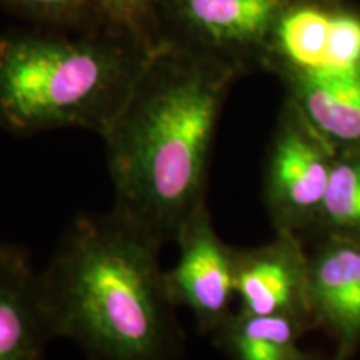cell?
<instances>
[{
	"mask_svg": "<svg viewBox=\"0 0 360 360\" xmlns=\"http://www.w3.org/2000/svg\"><path fill=\"white\" fill-rule=\"evenodd\" d=\"M49 339L39 274L20 249L0 244V360H40Z\"/></svg>",
	"mask_w": 360,
	"mask_h": 360,
	"instance_id": "cell-6",
	"label": "cell"
},
{
	"mask_svg": "<svg viewBox=\"0 0 360 360\" xmlns=\"http://www.w3.org/2000/svg\"><path fill=\"white\" fill-rule=\"evenodd\" d=\"M328 174L321 150L295 125L289 124L278 135L269 167L272 202L283 212H305L321 205Z\"/></svg>",
	"mask_w": 360,
	"mask_h": 360,
	"instance_id": "cell-7",
	"label": "cell"
},
{
	"mask_svg": "<svg viewBox=\"0 0 360 360\" xmlns=\"http://www.w3.org/2000/svg\"><path fill=\"white\" fill-rule=\"evenodd\" d=\"M312 297L344 335L360 332V250L326 254L312 272Z\"/></svg>",
	"mask_w": 360,
	"mask_h": 360,
	"instance_id": "cell-10",
	"label": "cell"
},
{
	"mask_svg": "<svg viewBox=\"0 0 360 360\" xmlns=\"http://www.w3.org/2000/svg\"><path fill=\"white\" fill-rule=\"evenodd\" d=\"M236 292L245 314H287L299 294V272L290 252L265 250L236 262Z\"/></svg>",
	"mask_w": 360,
	"mask_h": 360,
	"instance_id": "cell-9",
	"label": "cell"
},
{
	"mask_svg": "<svg viewBox=\"0 0 360 360\" xmlns=\"http://www.w3.org/2000/svg\"><path fill=\"white\" fill-rule=\"evenodd\" d=\"M98 30L155 49L164 40L162 0H90Z\"/></svg>",
	"mask_w": 360,
	"mask_h": 360,
	"instance_id": "cell-12",
	"label": "cell"
},
{
	"mask_svg": "<svg viewBox=\"0 0 360 360\" xmlns=\"http://www.w3.org/2000/svg\"><path fill=\"white\" fill-rule=\"evenodd\" d=\"M177 262L164 270L165 290L175 307H186L202 328L224 319L236 292V260L210 227L205 205L175 237Z\"/></svg>",
	"mask_w": 360,
	"mask_h": 360,
	"instance_id": "cell-4",
	"label": "cell"
},
{
	"mask_svg": "<svg viewBox=\"0 0 360 360\" xmlns=\"http://www.w3.org/2000/svg\"><path fill=\"white\" fill-rule=\"evenodd\" d=\"M154 49L105 32L0 40V122L20 134L85 129L102 137Z\"/></svg>",
	"mask_w": 360,
	"mask_h": 360,
	"instance_id": "cell-3",
	"label": "cell"
},
{
	"mask_svg": "<svg viewBox=\"0 0 360 360\" xmlns=\"http://www.w3.org/2000/svg\"><path fill=\"white\" fill-rule=\"evenodd\" d=\"M295 322L289 314H244L229 332L237 360H294Z\"/></svg>",
	"mask_w": 360,
	"mask_h": 360,
	"instance_id": "cell-11",
	"label": "cell"
},
{
	"mask_svg": "<svg viewBox=\"0 0 360 360\" xmlns=\"http://www.w3.org/2000/svg\"><path fill=\"white\" fill-rule=\"evenodd\" d=\"M295 84L305 114L322 132L360 141V65L297 72Z\"/></svg>",
	"mask_w": 360,
	"mask_h": 360,
	"instance_id": "cell-8",
	"label": "cell"
},
{
	"mask_svg": "<svg viewBox=\"0 0 360 360\" xmlns=\"http://www.w3.org/2000/svg\"><path fill=\"white\" fill-rule=\"evenodd\" d=\"M355 65H360V19L349 13H332L323 69H349Z\"/></svg>",
	"mask_w": 360,
	"mask_h": 360,
	"instance_id": "cell-14",
	"label": "cell"
},
{
	"mask_svg": "<svg viewBox=\"0 0 360 360\" xmlns=\"http://www.w3.org/2000/svg\"><path fill=\"white\" fill-rule=\"evenodd\" d=\"M8 6L51 24H92L90 0H4Z\"/></svg>",
	"mask_w": 360,
	"mask_h": 360,
	"instance_id": "cell-15",
	"label": "cell"
},
{
	"mask_svg": "<svg viewBox=\"0 0 360 360\" xmlns=\"http://www.w3.org/2000/svg\"><path fill=\"white\" fill-rule=\"evenodd\" d=\"M321 205L334 222L360 227V164L345 162L330 170Z\"/></svg>",
	"mask_w": 360,
	"mask_h": 360,
	"instance_id": "cell-13",
	"label": "cell"
},
{
	"mask_svg": "<svg viewBox=\"0 0 360 360\" xmlns=\"http://www.w3.org/2000/svg\"><path fill=\"white\" fill-rule=\"evenodd\" d=\"M294 360H302V359H297V357H295V359H294Z\"/></svg>",
	"mask_w": 360,
	"mask_h": 360,
	"instance_id": "cell-16",
	"label": "cell"
},
{
	"mask_svg": "<svg viewBox=\"0 0 360 360\" xmlns=\"http://www.w3.org/2000/svg\"><path fill=\"white\" fill-rule=\"evenodd\" d=\"M160 247L112 210L75 220L39 274L52 337L94 360H170L179 332Z\"/></svg>",
	"mask_w": 360,
	"mask_h": 360,
	"instance_id": "cell-2",
	"label": "cell"
},
{
	"mask_svg": "<svg viewBox=\"0 0 360 360\" xmlns=\"http://www.w3.org/2000/svg\"><path fill=\"white\" fill-rule=\"evenodd\" d=\"M232 69L219 56L164 39L102 135L112 212L159 245L204 207L210 143Z\"/></svg>",
	"mask_w": 360,
	"mask_h": 360,
	"instance_id": "cell-1",
	"label": "cell"
},
{
	"mask_svg": "<svg viewBox=\"0 0 360 360\" xmlns=\"http://www.w3.org/2000/svg\"><path fill=\"white\" fill-rule=\"evenodd\" d=\"M285 8V0H162V19L177 29L165 39L217 56L262 44Z\"/></svg>",
	"mask_w": 360,
	"mask_h": 360,
	"instance_id": "cell-5",
	"label": "cell"
}]
</instances>
